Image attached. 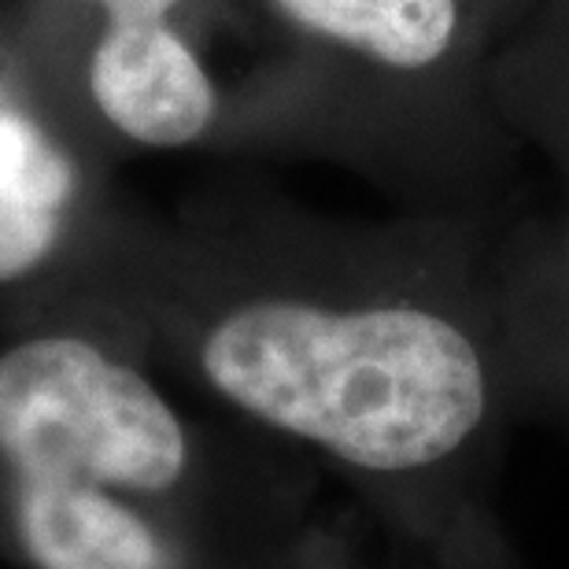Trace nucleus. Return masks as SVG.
I'll return each mask as SVG.
<instances>
[{"mask_svg":"<svg viewBox=\"0 0 569 569\" xmlns=\"http://www.w3.org/2000/svg\"><path fill=\"white\" fill-rule=\"evenodd\" d=\"M89 97L122 138L178 152L233 127V108L174 19L104 22L89 56Z\"/></svg>","mask_w":569,"mask_h":569,"instance_id":"obj_5","label":"nucleus"},{"mask_svg":"<svg viewBox=\"0 0 569 569\" xmlns=\"http://www.w3.org/2000/svg\"><path fill=\"white\" fill-rule=\"evenodd\" d=\"M322 481L89 322L30 318L0 345L8 569H252L337 526Z\"/></svg>","mask_w":569,"mask_h":569,"instance_id":"obj_2","label":"nucleus"},{"mask_svg":"<svg viewBox=\"0 0 569 569\" xmlns=\"http://www.w3.org/2000/svg\"><path fill=\"white\" fill-rule=\"evenodd\" d=\"M292 56L244 130L345 159L403 211L503 214L521 148L488 89L470 0H263Z\"/></svg>","mask_w":569,"mask_h":569,"instance_id":"obj_3","label":"nucleus"},{"mask_svg":"<svg viewBox=\"0 0 569 569\" xmlns=\"http://www.w3.org/2000/svg\"><path fill=\"white\" fill-rule=\"evenodd\" d=\"M252 569H362V555L356 537L345 529V518L329 526L322 537H315L307 548L284 555V559L252 566Z\"/></svg>","mask_w":569,"mask_h":569,"instance_id":"obj_9","label":"nucleus"},{"mask_svg":"<svg viewBox=\"0 0 569 569\" xmlns=\"http://www.w3.org/2000/svg\"><path fill=\"white\" fill-rule=\"evenodd\" d=\"M485 284L515 422L569 429V197L499 214Z\"/></svg>","mask_w":569,"mask_h":569,"instance_id":"obj_4","label":"nucleus"},{"mask_svg":"<svg viewBox=\"0 0 569 569\" xmlns=\"http://www.w3.org/2000/svg\"><path fill=\"white\" fill-rule=\"evenodd\" d=\"M540 0H470V8L477 11V19L485 22L488 38L496 44L507 38V33H515L521 22L532 16V8H537Z\"/></svg>","mask_w":569,"mask_h":569,"instance_id":"obj_10","label":"nucleus"},{"mask_svg":"<svg viewBox=\"0 0 569 569\" xmlns=\"http://www.w3.org/2000/svg\"><path fill=\"white\" fill-rule=\"evenodd\" d=\"M78 259V174L71 156L27 111L0 100V292L38 303L71 274Z\"/></svg>","mask_w":569,"mask_h":569,"instance_id":"obj_6","label":"nucleus"},{"mask_svg":"<svg viewBox=\"0 0 569 569\" xmlns=\"http://www.w3.org/2000/svg\"><path fill=\"white\" fill-rule=\"evenodd\" d=\"M488 89L510 138L540 156L569 197V0H540L496 44Z\"/></svg>","mask_w":569,"mask_h":569,"instance_id":"obj_7","label":"nucleus"},{"mask_svg":"<svg viewBox=\"0 0 569 569\" xmlns=\"http://www.w3.org/2000/svg\"><path fill=\"white\" fill-rule=\"evenodd\" d=\"M104 11V22H141V19H174L186 0H93Z\"/></svg>","mask_w":569,"mask_h":569,"instance_id":"obj_11","label":"nucleus"},{"mask_svg":"<svg viewBox=\"0 0 569 569\" xmlns=\"http://www.w3.org/2000/svg\"><path fill=\"white\" fill-rule=\"evenodd\" d=\"M496 219L241 208L82 259L38 318L127 340L303 455L426 569L466 518L496 510L515 426L485 284Z\"/></svg>","mask_w":569,"mask_h":569,"instance_id":"obj_1","label":"nucleus"},{"mask_svg":"<svg viewBox=\"0 0 569 569\" xmlns=\"http://www.w3.org/2000/svg\"><path fill=\"white\" fill-rule=\"evenodd\" d=\"M426 569H521L515 543H510L499 510H481L470 515L448 540L440 543V551L432 555Z\"/></svg>","mask_w":569,"mask_h":569,"instance_id":"obj_8","label":"nucleus"}]
</instances>
